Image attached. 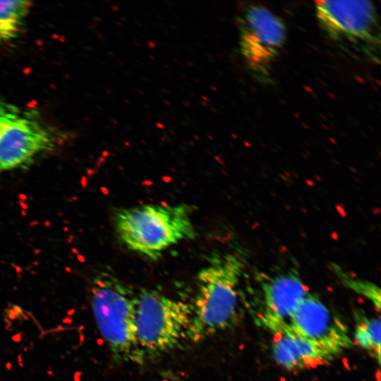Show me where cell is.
<instances>
[{"instance_id":"cell-1","label":"cell","mask_w":381,"mask_h":381,"mask_svg":"<svg viewBox=\"0 0 381 381\" xmlns=\"http://www.w3.org/2000/svg\"><path fill=\"white\" fill-rule=\"evenodd\" d=\"M243 263L233 254L217 255L198 272L187 339L198 343L234 327L240 316L238 286Z\"/></svg>"},{"instance_id":"cell-2","label":"cell","mask_w":381,"mask_h":381,"mask_svg":"<svg viewBox=\"0 0 381 381\" xmlns=\"http://www.w3.org/2000/svg\"><path fill=\"white\" fill-rule=\"evenodd\" d=\"M90 301L97 328L117 363L146 361L136 336V291L109 272L92 279Z\"/></svg>"},{"instance_id":"cell-3","label":"cell","mask_w":381,"mask_h":381,"mask_svg":"<svg viewBox=\"0 0 381 381\" xmlns=\"http://www.w3.org/2000/svg\"><path fill=\"white\" fill-rule=\"evenodd\" d=\"M116 234L130 250L157 260L170 247L192 239L195 231L185 205L147 204L118 210Z\"/></svg>"},{"instance_id":"cell-4","label":"cell","mask_w":381,"mask_h":381,"mask_svg":"<svg viewBox=\"0 0 381 381\" xmlns=\"http://www.w3.org/2000/svg\"><path fill=\"white\" fill-rule=\"evenodd\" d=\"M191 318L190 304L155 290L136 292V336L145 359H155L187 339Z\"/></svg>"},{"instance_id":"cell-5","label":"cell","mask_w":381,"mask_h":381,"mask_svg":"<svg viewBox=\"0 0 381 381\" xmlns=\"http://www.w3.org/2000/svg\"><path fill=\"white\" fill-rule=\"evenodd\" d=\"M55 144L35 113L0 99V174L28 167Z\"/></svg>"},{"instance_id":"cell-6","label":"cell","mask_w":381,"mask_h":381,"mask_svg":"<svg viewBox=\"0 0 381 381\" xmlns=\"http://www.w3.org/2000/svg\"><path fill=\"white\" fill-rule=\"evenodd\" d=\"M320 27L343 47L373 59L380 50V26L374 5L369 1H315Z\"/></svg>"},{"instance_id":"cell-7","label":"cell","mask_w":381,"mask_h":381,"mask_svg":"<svg viewBox=\"0 0 381 381\" xmlns=\"http://www.w3.org/2000/svg\"><path fill=\"white\" fill-rule=\"evenodd\" d=\"M239 25L241 52L246 65L257 78L267 79L285 42L284 24L266 8L252 5L243 11Z\"/></svg>"},{"instance_id":"cell-8","label":"cell","mask_w":381,"mask_h":381,"mask_svg":"<svg viewBox=\"0 0 381 381\" xmlns=\"http://www.w3.org/2000/svg\"><path fill=\"white\" fill-rule=\"evenodd\" d=\"M286 330L320 345L336 356L353 343L346 325L310 292L293 313Z\"/></svg>"},{"instance_id":"cell-9","label":"cell","mask_w":381,"mask_h":381,"mask_svg":"<svg viewBox=\"0 0 381 381\" xmlns=\"http://www.w3.org/2000/svg\"><path fill=\"white\" fill-rule=\"evenodd\" d=\"M261 289L257 322L274 336L289 327L293 313L310 291L298 276L290 273L265 280Z\"/></svg>"},{"instance_id":"cell-10","label":"cell","mask_w":381,"mask_h":381,"mask_svg":"<svg viewBox=\"0 0 381 381\" xmlns=\"http://www.w3.org/2000/svg\"><path fill=\"white\" fill-rule=\"evenodd\" d=\"M272 351L275 362L288 370L312 368L336 357L320 345L289 330L274 335Z\"/></svg>"},{"instance_id":"cell-11","label":"cell","mask_w":381,"mask_h":381,"mask_svg":"<svg viewBox=\"0 0 381 381\" xmlns=\"http://www.w3.org/2000/svg\"><path fill=\"white\" fill-rule=\"evenodd\" d=\"M31 8L30 1H0V47L19 37Z\"/></svg>"},{"instance_id":"cell-12","label":"cell","mask_w":381,"mask_h":381,"mask_svg":"<svg viewBox=\"0 0 381 381\" xmlns=\"http://www.w3.org/2000/svg\"><path fill=\"white\" fill-rule=\"evenodd\" d=\"M380 319L359 315L357 317L352 340L380 363Z\"/></svg>"},{"instance_id":"cell-13","label":"cell","mask_w":381,"mask_h":381,"mask_svg":"<svg viewBox=\"0 0 381 381\" xmlns=\"http://www.w3.org/2000/svg\"><path fill=\"white\" fill-rule=\"evenodd\" d=\"M334 271L346 287L365 297L370 301L377 311L380 310V289L379 286L370 281L349 275L337 265H334Z\"/></svg>"}]
</instances>
